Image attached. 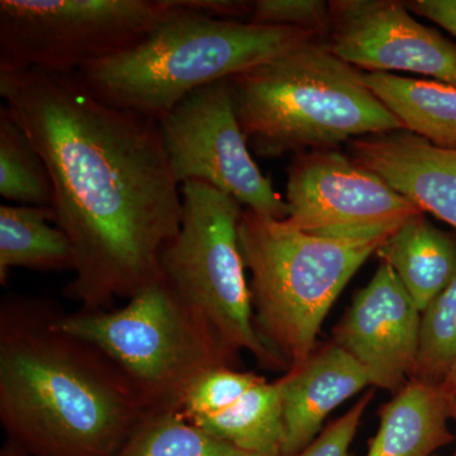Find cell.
I'll return each mask as SVG.
<instances>
[{
	"label": "cell",
	"instance_id": "1",
	"mask_svg": "<svg viewBox=\"0 0 456 456\" xmlns=\"http://www.w3.org/2000/svg\"><path fill=\"white\" fill-rule=\"evenodd\" d=\"M0 95L50 173L55 224L75 255L65 296L110 310L163 277L183 198L159 122L104 103L75 74L0 70Z\"/></svg>",
	"mask_w": 456,
	"mask_h": 456
},
{
	"label": "cell",
	"instance_id": "2",
	"mask_svg": "<svg viewBox=\"0 0 456 456\" xmlns=\"http://www.w3.org/2000/svg\"><path fill=\"white\" fill-rule=\"evenodd\" d=\"M62 308L9 293L0 303V424L31 456H114L147 410Z\"/></svg>",
	"mask_w": 456,
	"mask_h": 456
},
{
	"label": "cell",
	"instance_id": "3",
	"mask_svg": "<svg viewBox=\"0 0 456 456\" xmlns=\"http://www.w3.org/2000/svg\"><path fill=\"white\" fill-rule=\"evenodd\" d=\"M248 149L264 159L336 150L342 142L403 130L362 73L312 38L227 79Z\"/></svg>",
	"mask_w": 456,
	"mask_h": 456
},
{
	"label": "cell",
	"instance_id": "4",
	"mask_svg": "<svg viewBox=\"0 0 456 456\" xmlns=\"http://www.w3.org/2000/svg\"><path fill=\"white\" fill-rule=\"evenodd\" d=\"M169 3V16L140 44L75 77L104 103L159 121L197 89L322 36L294 27L216 20Z\"/></svg>",
	"mask_w": 456,
	"mask_h": 456
},
{
	"label": "cell",
	"instance_id": "5",
	"mask_svg": "<svg viewBox=\"0 0 456 456\" xmlns=\"http://www.w3.org/2000/svg\"><path fill=\"white\" fill-rule=\"evenodd\" d=\"M387 239H327L242 211L239 242L250 272L255 327L288 370L316 350L332 305Z\"/></svg>",
	"mask_w": 456,
	"mask_h": 456
},
{
	"label": "cell",
	"instance_id": "6",
	"mask_svg": "<svg viewBox=\"0 0 456 456\" xmlns=\"http://www.w3.org/2000/svg\"><path fill=\"white\" fill-rule=\"evenodd\" d=\"M127 301L116 310L64 312L61 326L118 368L147 412L180 411L200 375L235 367L236 356L164 277Z\"/></svg>",
	"mask_w": 456,
	"mask_h": 456
},
{
	"label": "cell",
	"instance_id": "7",
	"mask_svg": "<svg viewBox=\"0 0 456 456\" xmlns=\"http://www.w3.org/2000/svg\"><path fill=\"white\" fill-rule=\"evenodd\" d=\"M178 235L161 257L167 283L211 326L228 353L248 351L261 367L285 370L255 327L253 299L240 250L241 204L200 182L180 188Z\"/></svg>",
	"mask_w": 456,
	"mask_h": 456
},
{
	"label": "cell",
	"instance_id": "8",
	"mask_svg": "<svg viewBox=\"0 0 456 456\" xmlns=\"http://www.w3.org/2000/svg\"><path fill=\"white\" fill-rule=\"evenodd\" d=\"M169 0H2L0 70L77 74L140 44Z\"/></svg>",
	"mask_w": 456,
	"mask_h": 456
},
{
	"label": "cell",
	"instance_id": "9",
	"mask_svg": "<svg viewBox=\"0 0 456 456\" xmlns=\"http://www.w3.org/2000/svg\"><path fill=\"white\" fill-rule=\"evenodd\" d=\"M158 122L179 185L206 183L264 217H289L287 200L274 191L250 154L227 79L191 93Z\"/></svg>",
	"mask_w": 456,
	"mask_h": 456
},
{
	"label": "cell",
	"instance_id": "10",
	"mask_svg": "<svg viewBox=\"0 0 456 456\" xmlns=\"http://www.w3.org/2000/svg\"><path fill=\"white\" fill-rule=\"evenodd\" d=\"M285 200L289 226L327 239L389 237L424 213L338 150L294 156Z\"/></svg>",
	"mask_w": 456,
	"mask_h": 456
},
{
	"label": "cell",
	"instance_id": "11",
	"mask_svg": "<svg viewBox=\"0 0 456 456\" xmlns=\"http://www.w3.org/2000/svg\"><path fill=\"white\" fill-rule=\"evenodd\" d=\"M326 40L354 68L406 71L456 88V45L397 0H332Z\"/></svg>",
	"mask_w": 456,
	"mask_h": 456
},
{
	"label": "cell",
	"instance_id": "12",
	"mask_svg": "<svg viewBox=\"0 0 456 456\" xmlns=\"http://www.w3.org/2000/svg\"><path fill=\"white\" fill-rule=\"evenodd\" d=\"M421 311L391 266L377 272L354 297L332 342L364 369L371 386L393 395L415 373Z\"/></svg>",
	"mask_w": 456,
	"mask_h": 456
},
{
	"label": "cell",
	"instance_id": "13",
	"mask_svg": "<svg viewBox=\"0 0 456 456\" xmlns=\"http://www.w3.org/2000/svg\"><path fill=\"white\" fill-rule=\"evenodd\" d=\"M349 156L417 208L456 230V150L399 130L351 140Z\"/></svg>",
	"mask_w": 456,
	"mask_h": 456
},
{
	"label": "cell",
	"instance_id": "14",
	"mask_svg": "<svg viewBox=\"0 0 456 456\" xmlns=\"http://www.w3.org/2000/svg\"><path fill=\"white\" fill-rule=\"evenodd\" d=\"M283 411L281 456L310 445L332 411L371 386L364 369L335 342L314 350L277 380Z\"/></svg>",
	"mask_w": 456,
	"mask_h": 456
},
{
	"label": "cell",
	"instance_id": "15",
	"mask_svg": "<svg viewBox=\"0 0 456 456\" xmlns=\"http://www.w3.org/2000/svg\"><path fill=\"white\" fill-rule=\"evenodd\" d=\"M440 386L410 380L379 411L367 456H431L454 440Z\"/></svg>",
	"mask_w": 456,
	"mask_h": 456
},
{
	"label": "cell",
	"instance_id": "16",
	"mask_svg": "<svg viewBox=\"0 0 456 456\" xmlns=\"http://www.w3.org/2000/svg\"><path fill=\"white\" fill-rule=\"evenodd\" d=\"M424 311L456 272V242L426 220L424 213L398 228L377 251Z\"/></svg>",
	"mask_w": 456,
	"mask_h": 456
},
{
	"label": "cell",
	"instance_id": "17",
	"mask_svg": "<svg viewBox=\"0 0 456 456\" xmlns=\"http://www.w3.org/2000/svg\"><path fill=\"white\" fill-rule=\"evenodd\" d=\"M362 79L403 130L434 145L456 150L455 86L377 71L362 73Z\"/></svg>",
	"mask_w": 456,
	"mask_h": 456
},
{
	"label": "cell",
	"instance_id": "18",
	"mask_svg": "<svg viewBox=\"0 0 456 456\" xmlns=\"http://www.w3.org/2000/svg\"><path fill=\"white\" fill-rule=\"evenodd\" d=\"M12 268L74 272L73 245L55 224L53 208L0 206V283H7Z\"/></svg>",
	"mask_w": 456,
	"mask_h": 456
},
{
	"label": "cell",
	"instance_id": "19",
	"mask_svg": "<svg viewBox=\"0 0 456 456\" xmlns=\"http://www.w3.org/2000/svg\"><path fill=\"white\" fill-rule=\"evenodd\" d=\"M189 422L246 452L263 456L281 454L283 411L277 380L264 379L232 406Z\"/></svg>",
	"mask_w": 456,
	"mask_h": 456
},
{
	"label": "cell",
	"instance_id": "20",
	"mask_svg": "<svg viewBox=\"0 0 456 456\" xmlns=\"http://www.w3.org/2000/svg\"><path fill=\"white\" fill-rule=\"evenodd\" d=\"M0 196L20 206L53 208L49 170L22 126L0 107Z\"/></svg>",
	"mask_w": 456,
	"mask_h": 456
},
{
	"label": "cell",
	"instance_id": "21",
	"mask_svg": "<svg viewBox=\"0 0 456 456\" xmlns=\"http://www.w3.org/2000/svg\"><path fill=\"white\" fill-rule=\"evenodd\" d=\"M114 456H263L246 452L189 422L180 411L147 413Z\"/></svg>",
	"mask_w": 456,
	"mask_h": 456
},
{
	"label": "cell",
	"instance_id": "22",
	"mask_svg": "<svg viewBox=\"0 0 456 456\" xmlns=\"http://www.w3.org/2000/svg\"><path fill=\"white\" fill-rule=\"evenodd\" d=\"M455 362L456 272L443 292L421 312L419 353L412 379L439 386Z\"/></svg>",
	"mask_w": 456,
	"mask_h": 456
},
{
	"label": "cell",
	"instance_id": "23",
	"mask_svg": "<svg viewBox=\"0 0 456 456\" xmlns=\"http://www.w3.org/2000/svg\"><path fill=\"white\" fill-rule=\"evenodd\" d=\"M265 378L232 367L213 368L191 384L180 412L185 419L213 415L232 406Z\"/></svg>",
	"mask_w": 456,
	"mask_h": 456
},
{
	"label": "cell",
	"instance_id": "24",
	"mask_svg": "<svg viewBox=\"0 0 456 456\" xmlns=\"http://www.w3.org/2000/svg\"><path fill=\"white\" fill-rule=\"evenodd\" d=\"M250 22L312 29L327 37L330 5L320 0H256Z\"/></svg>",
	"mask_w": 456,
	"mask_h": 456
},
{
	"label": "cell",
	"instance_id": "25",
	"mask_svg": "<svg viewBox=\"0 0 456 456\" xmlns=\"http://www.w3.org/2000/svg\"><path fill=\"white\" fill-rule=\"evenodd\" d=\"M373 397V392L365 393L345 415L327 425L310 445L292 456H353L351 445Z\"/></svg>",
	"mask_w": 456,
	"mask_h": 456
},
{
	"label": "cell",
	"instance_id": "26",
	"mask_svg": "<svg viewBox=\"0 0 456 456\" xmlns=\"http://www.w3.org/2000/svg\"><path fill=\"white\" fill-rule=\"evenodd\" d=\"M180 8L216 20L250 22L254 3L248 0H174Z\"/></svg>",
	"mask_w": 456,
	"mask_h": 456
},
{
	"label": "cell",
	"instance_id": "27",
	"mask_svg": "<svg viewBox=\"0 0 456 456\" xmlns=\"http://www.w3.org/2000/svg\"><path fill=\"white\" fill-rule=\"evenodd\" d=\"M407 8L445 28L456 37V0H410Z\"/></svg>",
	"mask_w": 456,
	"mask_h": 456
},
{
	"label": "cell",
	"instance_id": "28",
	"mask_svg": "<svg viewBox=\"0 0 456 456\" xmlns=\"http://www.w3.org/2000/svg\"><path fill=\"white\" fill-rule=\"evenodd\" d=\"M439 386L448 408L449 419H452L456 425V362L449 369Z\"/></svg>",
	"mask_w": 456,
	"mask_h": 456
},
{
	"label": "cell",
	"instance_id": "29",
	"mask_svg": "<svg viewBox=\"0 0 456 456\" xmlns=\"http://www.w3.org/2000/svg\"><path fill=\"white\" fill-rule=\"evenodd\" d=\"M0 456H31L28 452H26L25 449L20 448L18 444L13 443V441L7 440V443L3 446L2 452H0Z\"/></svg>",
	"mask_w": 456,
	"mask_h": 456
},
{
	"label": "cell",
	"instance_id": "30",
	"mask_svg": "<svg viewBox=\"0 0 456 456\" xmlns=\"http://www.w3.org/2000/svg\"><path fill=\"white\" fill-rule=\"evenodd\" d=\"M452 456H456V452H455V454H454V455H452Z\"/></svg>",
	"mask_w": 456,
	"mask_h": 456
}]
</instances>
